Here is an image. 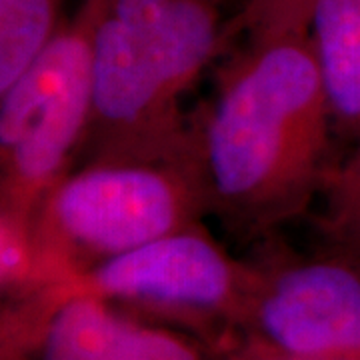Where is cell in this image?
<instances>
[{"label": "cell", "mask_w": 360, "mask_h": 360, "mask_svg": "<svg viewBox=\"0 0 360 360\" xmlns=\"http://www.w3.org/2000/svg\"><path fill=\"white\" fill-rule=\"evenodd\" d=\"M222 39L224 6L217 0H103L77 167L191 158L194 124L182 104Z\"/></svg>", "instance_id": "cell-2"}, {"label": "cell", "mask_w": 360, "mask_h": 360, "mask_svg": "<svg viewBox=\"0 0 360 360\" xmlns=\"http://www.w3.org/2000/svg\"><path fill=\"white\" fill-rule=\"evenodd\" d=\"M63 0H0V98L63 25Z\"/></svg>", "instance_id": "cell-9"}, {"label": "cell", "mask_w": 360, "mask_h": 360, "mask_svg": "<svg viewBox=\"0 0 360 360\" xmlns=\"http://www.w3.org/2000/svg\"><path fill=\"white\" fill-rule=\"evenodd\" d=\"M229 360H284V359L264 356V354H255V352H243V350H238V352H236V354H232Z\"/></svg>", "instance_id": "cell-13"}, {"label": "cell", "mask_w": 360, "mask_h": 360, "mask_svg": "<svg viewBox=\"0 0 360 360\" xmlns=\"http://www.w3.org/2000/svg\"><path fill=\"white\" fill-rule=\"evenodd\" d=\"M304 13L333 124L360 136V0H307Z\"/></svg>", "instance_id": "cell-8"}, {"label": "cell", "mask_w": 360, "mask_h": 360, "mask_svg": "<svg viewBox=\"0 0 360 360\" xmlns=\"http://www.w3.org/2000/svg\"><path fill=\"white\" fill-rule=\"evenodd\" d=\"M255 278V266L226 252L194 224L51 284L58 304L92 296L116 309L234 330Z\"/></svg>", "instance_id": "cell-5"}, {"label": "cell", "mask_w": 360, "mask_h": 360, "mask_svg": "<svg viewBox=\"0 0 360 360\" xmlns=\"http://www.w3.org/2000/svg\"><path fill=\"white\" fill-rule=\"evenodd\" d=\"M234 330L243 352L360 360V264L336 255L255 266Z\"/></svg>", "instance_id": "cell-6"}, {"label": "cell", "mask_w": 360, "mask_h": 360, "mask_svg": "<svg viewBox=\"0 0 360 360\" xmlns=\"http://www.w3.org/2000/svg\"><path fill=\"white\" fill-rule=\"evenodd\" d=\"M101 6L82 0L0 98V210L28 232L44 198L77 167L86 136Z\"/></svg>", "instance_id": "cell-4"}, {"label": "cell", "mask_w": 360, "mask_h": 360, "mask_svg": "<svg viewBox=\"0 0 360 360\" xmlns=\"http://www.w3.org/2000/svg\"><path fill=\"white\" fill-rule=\"evenodd\" d=\"M56 284L34 248L30 232L0 210V298Z\"/></svg>", "instance_id": "cell-11"}, {"label": "cell", "mask_w": 360, "mask_h": 360, "mask_svg": "<svg viewBox=\"0 0 360 360\" xmlns=\"http://www.w3.org/2000/svg\"><path fill=\"white\" fill-rule=\"evenodd\" d=\"M39 360H202L179 335L92 298L65 300L44 330Z\"/></svg>", "instance_id": "cell-7"}, {"label": "cell", "mask_w": 360, "mask_h": 360, "mask_svg": "<svg viewBox=\"0 0 360 360\" xmlns=\"http://www.w3.org/2000/svg\"><path fill=\"white\" fill-rule=\"evenodd\" d=\"M307 0H262L257 8L246 13L248 22L257 20H304L307 22Z\"/></svg>", "instance_id": "cell-12"}, {"label": "cell", "mask_w": 360, "mask_h": 360, "mask_svg": "<svg viewBox=\"0 0 360 360\" xmlns=\"http://www.w3.org/2000/svg\"><path fill=\"white\" fill-rule=\"evenodd\" d=\"M208 214L194 153L168 162H108L70 170L40 205L30 236L56 283Z\"/></svg>", "instance_id": "cell-3"}, {"label": "cell", "mask_w": 360, "mask_h": 360, "mask_svg": "<svg viewBox=\"0 0 360 360\" xmlns=\"http://www.w3.org/2000/svg\"><path fill=\"white\" fill-rule=\"evenodd\" d=\"M226 70L193 153L208 214L264 232L321 193L333 115L307 22L260 20Z\"/></svg>", "instance_id": "cell-1"}, {"label": "cell", "mask_w": 360, "mask_h": 360, "mask_svg": "<svg viewBox=\"0 0 360 360\" xmlns=\"http://www.w3.org/2000/svg\"><path fill=\"white\" fill-rule=\"evenodd\" d=\"M322 231L338 257L360 264V136L356 148L333 170H326L321 193Z\"/></svg>", "instance_id": "cell-10"}, {"label": "cell", "mask_w": 360, "mask_h": 360, "mask_svg": "<svg viewBox=\"0 0 360 360\" xmlns=\"http://www.w3.org/2000/svg\"><path fill=\"white\" fill-rule=\"evenodd\" d=\"M219 2L222 4V6H229V4H231V2H234V0H219ZM260 2H262V0H248V11L257 8ZM248 11H246V13H248Z\"/></svg>", "instance_id": "cell-14"}]
</instances>
